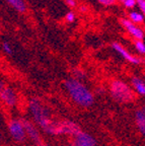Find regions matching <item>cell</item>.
<instances>
[{
    "label": "cell",
    "mask_w": 145,
    "mask_h": 146,
    "mask_svg": "<svg viewBox=\"0 0 145 146\" xmlns=\"http://www.w3.org/2000/svg\"><path fill=\"white\" fill-rule=\"evenodd\" d=\"M119 21H120L121 25L126 30V32H127L133 39H136V40L144 39V36H145L144 31H143L138 25H136V23H134L132 21H130L129 18L121 17Z\"/></svg>",
    "instance_id": "4"
},
{
    "label": "cell",
    "mask_w": 145,
    "mask_h": 146,
    "mask_svg": "<svg viewBox=\"0 0 145 146\" xmlns=\"http://www.w3.org/2000/svg\"><path fill=\"white\" fill-rule=\"evenodd\" d=\"M118 1H119L120 3H123V1H124V0H118Z\"/></svg>",
    "instance_id": "23"
},
{
    "label": "cell",
    "mask_w": 145,
    "mask_h": 146,
    "mask_svg": "<svg viewBox=\"0 0 145 146\" xmlns=\"http://www.w3.org/2000/svg\"><path fill=\"white\" fill-rule=\"evenodd\" d=\"M112 48H113V50H115L116 52L118 53V54H120L121 56L126 60V61L130 62V63L139 65V64L143 62L140 58L135 57V56H133L131 53L128 52V50H126V49H125L120 43H117V42L112 43Z\"/></svg>",
    "instance_id": "7"
},
{
    "label": "cell",
    "mask_w": 145,
    "mask_h": 146,
    "mask_svg": "<svg viewBox=\"0 0 145 146\" xmlns=\"http://www.w3.org/2000/svg\"><path fill=\"white\" fill-rule=\"evenodd\" d=\"M30 110L36 122L46 133L55 135L57 123L53 122L50 118L48 110L38 100H32L30 102Z\"/></svg>",
    "instance_id": "2"
},
{
    "label": "cell",
    "mask_w": 145,
    "mask_h": 146,
    "mask_svg": "<svg viewBox=\"0 0 145 146\" xmlns=\"http://www.w3.org/2000/svg\"><path fill=\"white\" fill-rule=\"evenodd\" d=\"M80 132L79 126H77L73 122H60L57 123L56 131L55 135H61V134H68V135H75Z\"/></svg>",
    "instance_id": "6"
},
{
    "label": "cell",
    "mask_w": 145,
    "mask_h": 146,
    "mask_svg": "<svg viewBox=\"0 0 145 146\" xmlns=\"http://www.w3.org/2000/svg\"><path fill=\"white\" fill-rule=\"evenodd\" d=\"M23 123L27 136L36 143H40V134H39V131L37 130V128L31 122L27 121V120H23Z\"/></svg>",
    "instance_id": "10"
},
{
    "label": "cell",
    "mask_w": 145,
    "mask_h": 146,
    "mask_svg": "<svg viewBox=\"0 0 145 146\" xmlns=\"http://www.w3.org/2000/svg\"><path fill=\"white\" fill-rule=\"evenodd\" d=\"M118 0H98V2L100 4L104 5V6H112V5H115L116 2Z\"/></svg>",
    "instance_id": "19"
},
{
    "label": "cell",
    "mask_w": 145,
    "mask_h": 146,
    "mask_svg": "<svg viewBox=\"0 0 145 146\" xmlns=\"http://www.w3.org/2000/svg\"><path fill=\"white\" fill-rule=\"evenodd\" d=\"M8 129H9V133H10L11 137L15 141L23 142V140H25L27 132H25L23 121L11 120L8 124Z\"/></svg>",
    "instance_id": "5"
},
{
    "label": "cell",
    "mask_w": 145,
    "mask_h": 146,
    "mask_svg": "<svg viewBox=\"0 0 145 146\" xmlns=\"http://www.w3.org/2000/svg\"><path fill=\"white\" fill-rule=\"evenodd\" d=\"M135 121L141 134L145 136V109H140L137 111L135 114Z\"/></svg>",
    "instance_id": "11"
},
{
    "label": "cell",
    "mask_w": 145,
    "mask_h": 146,
    "mask_svg": "<svg viewBox=\"0 0 145 146\" xmlns=\"http://www.w3.org/2000/svg\"><path fill=\"white\" fill-rule=\"evenodd\" d=\"M137 6L145 16V0H137Z\"/></svg>",
    "instance_id": "20"
},
{
    "label": "cell",
    "mask_w": 145,
    "mask_h": 146,
    "mask_svg": "<svg viewBox=\"0 0 145 146\" xmlns=\"http://www.w3.org/2000/svg\"><path fill=\"white\" fill-rule=\"evenodd\" d=\"M134 90L141 96H145V82L139 77H133L131 80Z\"/></svg>",
    "instance_id": "13"
},
{
    "label": "cell",
    "mask_w": 145,
    "mask_h": 146,
    "mask_svg": "<svg viewBox=\"0 0 145 146\" xmlns=\"http://www.w3.org/2000/svg\"><path fill=\"white\" fill-rule=\"evenodd\" d=\"M134 47H135V50L138 53L145 55V43L143 42V40L134 39Z\"/></svg>",
    "instance_id": "15"
},
{
    "label": "cell",
    "mask_w": 145,
    "mask_h": 146,
    "mask_svg": "<svg viewBox=\"0 0 145 146\" xmlns=\"http://www.w3.org/2000/svg\"><path fill=\"white\" fill-rule=\"evenodd\" d=\"M79 10L84 13V12H86L87 10H88V8H87V7H86L85 5H81V6H79Z\"/></svg>",
    "instance_id": "22"
},
{
    "label": "cell",
    "mask_w": 145,
    "mask_h": 146,
    "mask_svg": "<svg viewBox=\"0 0 145 146\" xmlns=\"http://www.w3.org/2000/svg\"><path fill=\"white\" fill-rule=\"evenodd\" d=\"M74 146H95L96 141L91 135L80 131L75 135Z\"/></svg>",
    "instance_id": "8"
},
{
    "label": "cell",
    "mask_w": 145,
    "mask_h": 146,
    "mask_svg": "<svg viewBox=\"0 0 145 146\" xmlns=\"http://www.w3.org/2000/svg\"><path fill=\"white\" fill-rule=\"evenodd\" d=\"M111 94L119 103H130L134 98V92L131 87L122 80H114L110 86Z\"/></svg>",
    "instance_id": "3"
},
{
    "label": "cell",
    "mask_w": 145,
    "mask_h": 146,
    "mask_svg": "<svg viewBox=\"0 0 145 146\" xmlns=\"http://www.w3.org/2000/svg\"><path fill=\"white\" fill-rule=\"evenodd\" d=\"M128 18H129L130 21H133L134 23H136V25H142V23H144L145 16L142 12L132 10V11H130L129 14H128Z\"/></svg>",
    "instance_id": "14"
},
{
    "label": "cell",
    "mask_w": 145,
    "mask_h": 146,
    "mask_svg": "<svg viewBox=\"0 0 145 146\" xmlns=\"http://www.w3.org/2000/svg\"><path fill=\"white\" fill-rule=\"evenodd\" d=\"M38 146H47V145H42V144H40V145H38Z\"/></svg>",
    "instance_id": "24"
},
{
    "label": "cell",
    "mask_w": 145,
    "mask_h": 146,
    "mask_svg": "<svg viewBox=\"0 0 145 146\" xmlns=\"http://www.w3.org/2000/svg\"><path fill=\"white\" fill-rule=\"evenodd\" d=\"M65 88L68 91L70 98L77 105L81 107H90L94 102L93 94L77 78H70L65 81Z\"/></svg>",
    "instance_id": "1"
},
{
    "label": "cell",
    "mask_w": 145,
    "mask_h": 146,
    "mask_svg": "<svg viewBox=\"0 0 145 146\" xmlns=\"http://www.w3.org/2000/svg\"><path fill=\"white\" fill-rule=\"evenodd\" d=\"M65 3L71 8L76 6V0H65Z\"/></svg>",
    "instance_id": "21"
},
{
    "label": "cell",
    "mask_w": 145,
    "mask_h": 146,
    "mask_svg": "<svg viewBox=\"0 0 145 146\" xmlns=\"http://www.w3.org/2000/svg\"><path fill=\"white\" fill-rule=\"evenodd\" d=\"M12 8H14L19 13H25L27 11V3L25 0H5Z\"/></svg>",
    "instance_id": "12"
},
{
    "label": "cell",
    "mask_w": 145,
    "mask_h": 146,
    "mask_svg": "<svg viewBox=\"0 0 145 146\" xmlns=\"http://www.w3.org/2000/svg\"><path fill=\"white\" fill-rule=\"evenodd\" d=\"M2 49L7 55H11L12 54V49H11V46L8 42H3L2 43Z\"/></svg>",
    "instance_id": "18"
},
{
    "label": "cell",
    "mask_w": 145,
    "mask_h": 146,
    "mask_svg": "<svg viewBox=\"0 0 145 146\" xmlns=\"http://www.w3.org/2000/svg\"><path fill=\"white\" fill-rule=\"evenodd\" d=\"M1 100L8 107H14L16 104V94L10 87H1Z\"/></svg>",
    "instance_id": "9"
},
{
    "label": "cell",
    "mask_w": 145,
    "mask_h": 146,
    "mask_svg": "<svg viewBox=\"0 0 145 146\" xmlns=\"http://www.w3.org/2000/svg\"><path fill=\"white\" fill-rule=\"evenodd\" d=\"M127 9H133L137 5V0H124L122 3Z\"/></svg>",
    "instance_id": "16"
},
{
    "label": "cell",
    "mask_w": 145,
    "mask_h": 146,
    "mask_svg": "<svg viewBox=\"0 0 145 146\" xmlns=\"http://www.w3.org/2000/svg\"><path fill=\"white\" fill-rule=\"evenodd\" d=\"M75 19H76V15H75V13L73 11H68L67 13H66V15H65V21H67L68 23H74Z\"/></svg>",
    "instance_id": "17"
}]
</instances>
